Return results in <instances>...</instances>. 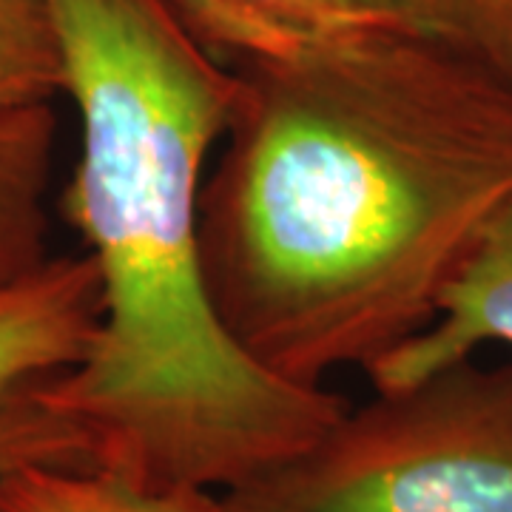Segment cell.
I'll use <instances>...</instances> for the list:
<instances>
[{"label":"cell","mask_w":512,"mask_h":512,"mask_svg":"<svg viewBox=\"0 0 512 512\" xmlns=\"http://www.w3.org/2000/svg\"><path fill=\"white\" fill-rule=\"evenodd\" d=\"M63 63L46 0H0V111L52 106Z\"/></svg>","instance_id":"cell-9"},{"label":"cell","mask_w":512,"mask_h":512,"mask_svg":"<svg viewBox=\"0 0 512 512\" xmlns=\"http://www.w3.org/2000/svg\"><path fill=\"white\" fill-rule=\"evenodd\" d=\"M168 6L225 66L407 26L402 0H168Z\"/></svg>","instance_id":"cell-6"},{"label":"cell","mask_w":512,"mask_h":512,"mask_svg":"<svg viewBox=\"0 0 512 512\" xmlns=\"http://www.w3.org/2000/svg\"><path fill=\"white\" fill-rule=\"evenodd\" d=\"M231 69L202 185L208 302L276 379L367 373L436 319L512 197V92L410 26Z\"/></svg>","instance_id":"cell-1"},{"label":"cell","mask_w":512,"mask_h":512,"mask_svg":"<svg viewBox=\"0 0 512 512\" xmlns=\"http://www.w3.org/2000/svg\"><path fill=\"white\" fill-rule=\"evenodd\" d=\"M222 512H512V362L376 390Z\"/></svg>","instance_id":"cell-3"},{"label":"cell","mask_w":512,"mask_h":512,"mask_svg":"<svg viewBox=\"0 0 512 512\" xmlns=\"http://www.w3.org/2000/svg\"><path fill=\"white\" fill-rule=\"evenodd\" d=\"M103 322V285L92 256H52L0 285V396L77 367Z\"/></svg>","instance_id":"cell-5"},{"label":"cell","mask_w":512,"mask_h":512,"mask_svg":"<svg viewBox=\"0 0 512 512\" xmlns=\"http://www.w3.org/2000/svg\"><path fill=\"white\" fill-rule=\"evenodd\" d=\"M487 345L512 348V197L481 228L427 328L367 370L373 390L421 382L441 367L476 359Z\"/></svg>","instance_id":"cell-4"},{"label":"cell","mask_w":512,"mask_h":512,"mask_svg":"<svg viewBox=\"0 0 512 512\" xmlns=\"http://www.w3.org/2000/svg\"><path fill=\"white\" fill-rule=\"evenodd\" d=\"M410 29L512 92V0H402Z\"/></svg>","instance_id":"cell-10"},{"label":"cell","mask_w":512,"mask_h":512,"mask_svg":"<svg viewBox=\"0 0 512 512\" xmlns=\"http://www.w3.org/2000/svg\"><path fill=\"white\" fill-rule=\"evenodd\" d=\"M55 131V106L0 111V285L52 259L46 197Z\"/></svg>","instance_id":"cell-7"},{"label":"cell","mask_w":512,"mask_h":512,"mask_svg":"<svg viewBox=\"0 0 512 512\" xmlns=\"http://www.w3.org/2000/svg\"><path fill=\"white\" fill-rule=\"evenodd\" d=\"M80 154L63 211L100 271L86 359L26 387L60 467L228 493L345 413L328 387L276 379L222 330L200 268L208 160L237 77L168 0H46Z\"/></svg>","instance_id":"cell-2"},{"label":"cell","mask_w":512,"mask_h":512,"mask_svg":"<svg viewBox=\"0 0 512 512\" xmlns=\"http://www.w3.org/2000/svg\"><path fill=\"white\" fill-rule=\"evenodd\" d=\"M0 512H222L220 493L148 487L94 470L20 464L0 473Z\"/></svg>","instance_id":"cell-8"}]
</instances>
